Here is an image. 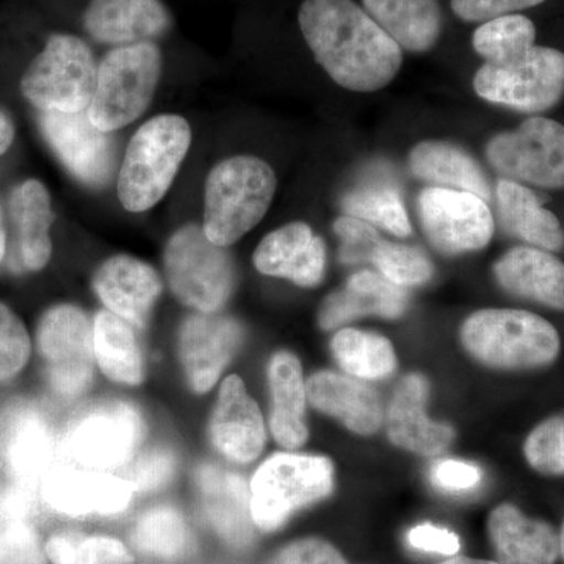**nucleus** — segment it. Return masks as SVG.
Segmentation results:
<instances>
[{
    "instance_id": "f257e3e1",
    "label": "nucleus",
    "mask_w": 564,
    "mask_h": 564,
    "mask_svg": "<svg viewBox=\"0 0 564 564\" xmlns=\"http://www.w3.org/2000/svg\"><path fill=\"white\" fill-rule=\"evenodd\" d=\"M299 24L315 61L345 90H381L402 69V47L355 0H304Z\"/></svg>"
},
{
    "instance_id": "f03ea898",
    "label": "nucleus",
    "mask_w": 564,
    "mask_h": 564,
    "mask_svg": "<svg viewBox=\"0 0 564 564\" xmlns=\"http://www.w3.org/2000/svg\"><path fill=\"white\" fill-rule=\"evenodd\" d=\"M276 174L252 155H236L218 163L206 182L204 225L207 239L229 247L259 225L272 206Z\"/></svg>"
},
{
    "instance_id": "7ed1b4c3",
    "label": "nucleus",
    "mask_w": 564,
    "mask_h": 564,
    "mask_svg": "<svg viewBox=\"0 0 564 564\" xmlns=\"http://www.w3.org/2000/svg\"><path fill=\"white\" fill-rule=\"evenodd\" d=\"M192 143L191 124L177 115H159L132 137L118 176L124 209L144 212L161 202Z\"/></svg>"
},
{
    "instance_id": "20e7f679",
    "label": "nucleus",
    "mask_w": 564,
    "mask_h": 564,
    "mask_svg": "<svg viewBox=\"0 0 564 564\" xmlns=\"http://www.w3.org/2000/svg\"><path fill=\"white\" fill-rule=\"evenodd\" d=\"M464 347L475 359L496 369H534L554 361L560 336L540 315L518 310H484L462 328Z\"/></svg>"
},
{
    "instance_id": "39448f33",
    "label": "nucleus",
    "mask_w": 564,
    "mask_h": 564,
    "mask_svg": "<svg viewBox=\"0 0 564 564\" xmlns=\"http://www.w3.org/2000/svg\"><path fill=\"white\" fill-rule=\"evenodd\" d=\"M162 54L150 41L118 46L98 66L88 117L102 132L131 124L147 111L158 90Z\"/></svg>"
},
{
    "instance_id": "423d86ee",
    "label": "nucleus",
    "mask_w": 564,
    "mask_h": 564,
    "mask_svg": "<svg viewBox=\"0 0 564 564\" xmlns=\"http://www.w3.org/2000/svg\"><path fill=\"white\" fill-rule=\"evenodd\" d=\"M333 486L334 467L328 458L274 455L252 477V521L263 532H273L296 511L329 496Z\"/></svg>"
},
{
    "instance_id": "0eeeda50",
    "label": "nucleus",
    "mask_w": 564,
    "mask_h": 564,
    "mask_svg": "<svg viewBox=\"0 0 564 564\" xmlns=\"http://www.w3.org/2000/svg\"><path fill=\"white\" fill-rule=\"evenodd\" d=\"M96 77L98 66L87 43L73 35H54L25 70L21 88L40 110L77 113L90 107Z\"/></svg>"
},
{
    "instance_id": "6e6552de",
    "label": "nucleus",
    "mask_w": 564,
    "mask_h": 564,
    "mask_svg": "<svg viewBox=\"0 0 564 564\" xmlns=\"http://www.w3.org/2000/svg\"><path fill=\"white\" fill-rule=\"evenodd\" d=\"M474 88L485 101L522 111L541 113L564 96V54L555 47L534 46L502 65L485 63L475 73Z\"/></svg>"
},
{
    "instance_id": "1a4fd4ad",
    "label": "nucleus",
    "mask_w": 564,
    "mask_h": 564,
    "mask_svg": "<svg viewBox=\"0 0 564 564\" xmlns=\"http://www.w3.org/2000/svg\"><path fill=\"white\" fill-rule=\"evenodd\" d=\"M165 270L177 299L199 313H215L231 295V258L207 239L202 226H185L174 234L166 245Z\"/></svg>"
},
{
    "instance_id": "9d476101",
    "label": "nucleus",
    "mask_w": 564,
    "mask_h": 564,
    "mask_svg": "<svg viewBox=\"0 0 564 564\" xmlns=\"http://www.w3.org/2000/svg\"><path fill=\"white\" fill-rule=\"evenodd\" d=\"M486 158L505 180L560 191L564 188V126L551 118H529L514 131L494 137Z\"/></svg>"
},
{
    "instance_id": "9b49d317",
    "label": "nucleus",
    "mask_w": 564,
    "mask_h": 564,
    "mask_svg": "<svg viewBox=\"0 0 564 564\" xmlns=\"http://www.w3.org/2000/svg\"><path fill=\"white\" fill-rule=\"evenodd\" d=\"M143 436V421L132 404L111 402L85 411L63 437V451L90 469L128 463Z\"/></svg>"
},
{
    "instance_id": "f8f14e48",
    "label": "nucleus",
    "mask_w": 564,
    "mask_h": 564,
    "mask_svg": "<svg viewBox=\"0 0 564 564\" xmlns=\"http://www.w3.org/2000/svg\"><path fill=\"white\" fill-rule=\"evenodd\" d=\"M39 344L52 389L73 399L90 384L93 377V326L79 307H52L40 323Z\"/></svg>"
},
{
    "instance_id": "ddd939ff",
    "label": "nucleus",
    "mask_w": 564,
    "mask_h": 564,
    "mask_svg": "<svg viewBox=\"0 0 564 564\" xmlns=\"http://www.w3.org/2000/svg\"><path fill=\"white\" fill-rule=\"evenodd\" d=\"M417 207L423 231L445 254L484 250L491 242L492 214L485 199L475 193L425 188L419 195Z\"/></svg>"
},
{
    "instance_id": "4468645a",
    "label": "nucleus",
    "mask_w": 564,
    "mask_h": 564,
    "mask_svg": "<svg viewBox=\"0 0 564 564\" xmlns=\"http://www.w3.org/2000/svg\"><path fill=\"white\" fill-rule=\"evenodd\" d=\"M41 129L61 161L90 187H102L115 170V141L93 124L88 111H43Z\"/></svg>"
},
{
    "instance_id": "2eb2a0df",
    "label": "nucleus",
    "mask_w": 564,
    "mask_h": 564,
    "mask_svg": "<svg viewBox=\"0 0 564 564\" xmlns=\"http://www.w3.org/2000/svg\"><path fill=\"white\" fill-rule=\"evenodd\" d=\"M131 481L113 475L52 464L40 485L44 502L66 516L117 514L131 503Z\"/></svg>"
},
{
    "instance_id": "dca6fc26",
    "label": "nucleus",
    "mask_w": 564,
    "mask_h": 564,
    "mask_svg": "<svg viewBox=\"0 0 564 564\" xmlns=\"http://www.w3.org/2000/svg\"><path fill=\"white\" fill-rule=\"evenodd\" d=\"M54 433L35 406L17 403L0 417V459L10 484L39 489L54 458Z\"/></svg>"
},
{
    "instance_id": "f3484780",
    "label": "nucleus",
    "mask_w": 564,
    "mask_h": 564,
    "mask_svg": "<svg viewBox=\"0 0 564 564\" xmlns=\"http://www.w3.org/2000/svg\"><path fill=\"white\" fill-rule=\"evenodd\" d=\"M242 339V328L231 317L214 313L192 315L182 326L181 359L196 392L217 383Z\"/></svg>"
},
{
    "instance_id": "a211bd4d",
    "label": "nucleus",
    "mask_w": 564,
    "mask_h": 564,
    "mask_svg": "<svg viewBox=\"0 0 564 564\" xmlns=\"http://www.w3.org/2000/svg\"><path fill=\"white\" fill-rule=\"evenodd\" d=\"M254 265L267 276L285 278L302 288H314L325 273L326 250L321 237L302 221L270 232L254 251Z\"/></svg>"
},
{
    "instance_id": "6ab92c4d",
    "label": "nucleus",
    "mask_w": 564,
    "mask_h": 564,
    "mask_svg": "<svg viewBox=\"0 0 564 564\" xmlns=\"http://www.w3.org/2000/svg\"><path fill=\"white\" fill-rule=\"evenodd\" d=\"M172 22L162 0H90L84 14L88 35L115 46L158 39L172 28Z\"/></svg>"
},
{
    "instance_id": "aec40b11",
    "label": "nucleus",
    "mask_w": 564,
    "mask_h": 564,
    "mask_svg": "<svg viewBox=\"0 0 564 564\" xmlns=\"http://www.w3.org/2000/svg\"><path fill=\"white\" fill-rule=\"evenodd\" d=\"M95 291L110 313L133 326H144L162 292V282L151 265L131 258L115 256L95 274Z\"/></svg>"
},
{
    "instance_id": "412c9836",
    "label": "nucleus",
    "mask_w": 564,
    "mask_h": 564,
    "mask_svg": "<svg viewBox=\"0 0 564 564\" xmlns=\"http://www.w3.org/2000/svg\"><path fill=\"white\" fill-rule=\"evenodd\" d=\"M212 441L223 455L237 463H251L265 445L261 411L239 377L221 386L210 423Z\"/></svg>"
},
{
    "instance_id": "4be33fe9",
    "label": "nucleus",
    "mask_w": 564,
    "mask_h": 564,
    "mask_svg": "<svg viewBox=\"0 0 564 564\" xmlns=\"http://www.w3.org/2000/svg\"><path fill=\"white\" fill-rule=\"evenodd\" d=\"M429 384L421 375H408L393 393L388 414L389 437L397 447L423 456L440 455L454 441L447 423L434 422L425 413Z\"/></svg>"
},
{
    "instance_id": "5701e85b",
    "label": "nucleus",
    "mask_w": 564,
    "mask_h": 564,
    "mask_svg": "<svg viewBox=\"0 0 564 564\" xmlns=\"http://www.w3.org/2000/svg\"><path fill=\"white\" fill-rule=\"evenodd\" d=\"M199 492L204 514L215 532L237 549H245L252 541L251 492L239 474L204 464L199 467Z\"/></svg>"
},
{
    "instance_id": "b1692460",
    "label": "nucleus",
    "mask_w": 564,
    "mask_h": 564,
    "mask_svg": "<svg viewBox=\"0 0 564 564\" xmlns=\"http://www.w3.org/2000/svg\"><path fill=\"white\" fill-rule=\"evenodd\" d=\"M497 564H555L560 555V534L554 527L527 518L510 503L500 505L489 516Z\"/></svg>"
},
{
    "instance_id": "393cba45",
    "label": "nucleus",
    "mask_w": 564,
    "mask_h": 564,
    "mask_svg": "<svg viewBox=\"0 0 564 564\" xmlns=\"http://www.w3.org/2000/svg\"><path fill=\"white\" fill-rule=\"evenodd\" d=\"M406 292L386 280L383 274L359 272L348 278L343 291L334 292L323 303L318 322L323 329L367 317L397 318L406 310Z\"/></svg>"
},
{
    "instance_id": "a878e982",
    "label": "nucleus",
    "mask_w": 564,
    "mask_h": 564,
    "mask_svg": "<svg viewBox=\"0 0 564 564\" xmlns=\"http://www.w3.org/2000/svg\"><path fill=\"white\" fill-rule=\"evenodd\" d=\"M505 291L564 311V262L534 247L513 248L494 267Z\"/></svg>"
},
{
    "instance_id": "bb28decb",
    "label": "nucleus",
    "mask_w": 564,
    "mask_h": 564,
    "mask_svg": "<svg viewBox=\"0 0 564 564\" xmlns=\"http://www.w3.org/2000/svg\"><path fill=\"white\" fill-rule=\"evenodd\" d=\"M306 397L315 410L339 419L351 432L373 434L383 423L380 397L369 386L344 375H313L306 383Z\"/></svg>"
},
{
    "instance_id": "cd10ccee",
    "label": "nucleus",
    "mask_w": 564,
    "mask_h": 564,
    "mask_svg": "<svg viewBox=\"0 0 564 564\" xmlns=\"http://www.w3.org/2000/svg\"><path fill=\"white\" fill-rule=\"evenodd\" d=\"M362 7L402 51H432L443 33L440 0H362Z\"/></svg>"
},
{
    "instance_id": "c85d7f7f",
    "label": "nucleus",
    "mask_w": 564,
    "mask_h": 564,
    "mask_svg": "<svg viewBox=\"0 0 564 564\" xmlns=\"http://www.w3.org/2000/svg\"><path fill=\"white\" fill-rule=\"evenodd\" d=\"M497 207L500 223L511 236L545 251L564 247L562 223L525 185L510 180L497 182Z\"/></svg>"
},
{
    "instance_id": "c756f323",
    "label": "nucleus",
    "mask_w": 564,
    "mask_h": 564,
    "mask_svg": "<svg viewBox=\"0 0 564 564\" xmlns=\"http://www.w3.org/2000/svg\"><path fill=\"white\" fill-rule=\"evenodd\" d=\"M269 380L272 391L270 425L274 440L284 448L302 447L307 440L304 422L307 397L302 364L291 352H278L270 362Z\"/></svg>"
},
{
    "instance_id": "7c9ffc66",
    "label": "nucleus",
    "mask_w": 564,
    "mask_h": 564,
    "mask_svg": "<svg viewBox=\"0 0 564 564\" xmlns=\"http://www.w3.org/2000/svg\"><path fill=\"white\" fill-rule=\"evenodd\" d=\"M408 163L411 173L419 180L475 193L485 202L491 196L480 165L462 148L447 141H421L411 150Z\"/></svg>"
},
{
    "instance_id": "2f4dec72",
    "label": "nucleus",
    "mask_w": 564,
    "mask_h": 564,
    "mask_svg": "<svg viewBox=\"0 0 564 564\" xmlns=\"http://www.w3.org/2000/svg\"><path fill=\"white\" fill-rule=\"evenodd\" d=\"M11 217L20 236L22 262L28 269L41 270L51 259V196L39 181L21 184L11 195Z\"/></svg>"
},
{
    "instance_id": "473e14b6",
    "label": "nucleus",
    "mask_w": 564,
    "mask_h": 564,
    "mask_svg": "<svg viewBox=\"0 0 564 564\" xmlns=\"http://www.w3.org/2000/svg\"><path fill=\"white\" fill-rule=\"evenodd\" d=\"M93 343L99 367L110 380L139 384L143 380V361L131 326L117 314L101 311L93 325Z\"/></svg>"
},
{
    "instance_id": "72a5a7b5",
    "label": "nucleus",
    "mask_w": 564,
    "mask_h": 564,
    "mask_svg": "<svg viewBox=\"0 0 564 564\" xmlns=\"http://www.w3.org/2000/svg\"><path fill=\"white\" fill-rule=\"evenodd\" d=\"M332 348L345 372L361 380H383L395 370V351L380 334L340 329L334 336Z\"/></svg>"
},
{
    "instance_id": "f704fd0d",
    "label": "nucleus",
    "mask_w": 564,
    "mask_h": 564,
    "mask_svg": "<svg viewBox=\"0 0 564 564\" xmlns=\"http://www.w3.org/2000/svg\"><path fill=\"white\" fill-rule=\"evenodd\" d=\"M536 28L524 14L513 13L481 22L474 32V51L489 65L521 57L534 46Z\"/></svg>"
},
{
    "instance_id": "c9c22d12",
    "label": "nucleus",
    "mask_w": 564,
    "mask_h": 564,
    "mask_svg": "<svg viewBox=\"0 0 564 564\" xmlns=\"http://www.w3.org/2000/svg\"><path fill=\"white\" fill-rule=\"evenodd\" d=\"M343 209L348 217L372 223L395 237L411 234L410 217L395 185L373 184L355 188L344 196Z\"/></svg>"
},
{
    "instance_id": "e433bc0d",
    "label": "nucleus",
    "mask_w": 564,
    "mask_h": 564,
    "mask_svg": "<svg viewBox=\"0 0 564 564\" xmlns=\"http://www.w3.org/2000/svg\"><path fill=\"white\" fill-rule=\"evenodd\" d=\"M132 543L143 554L159 558H180L191 551V530L180 511L173 507L152 508L137 522Z\"/></svg>"
},
{
    "instance_id": "4c0bfd02",
    "label": "nucleus",
    "mask_w": 564,
    "mask_h": 564,
    "mask_svg": "<svg viewBox=\"0 0 564 564\" xmlns=\"http://www.w3.org/2000/svg\"><path fill=\"white\" fill-rule=\"evenodd\" d=\"M46 554L54 564H131L132 555L115 538L62 533L52 536Z\"/></svg>"
},
{
    "instance_id": "58836bf2",
    "label": "nucleus",
    "mask_w": 564,
    "mask_h": 564,
    "mask_svg": "<svg viewBox=\"0 0 564 564\" xmlns=\"http://www.w3.org/2000/svg\"><path fill=\"white\" fill-rule=\"evenodd\" d=\"M372 263L386 280L400 288L423 284L433 276V263L425 252L406 245L383 240L375 251Z\"/></svg>"
},
{
    "instance_id": "ea45409f",
    "label": "nucleus",
    "mask_w": 564,
    "mask_h": 564,
    "mask_svg": "<svg viewBox=\"0 0 564 564\" xmlns=\"http://www.w3.org/2000/svg\"><path fill=\"white\" fill-rule=\"evenodd\" d=\"M527 462L544 475H564V413L536 426L524 445Z\"/></svg>"
},
{
    "instance_id": "a19ab883",
    "label": "nucleus",
    "mask_w": 564,
    "mask_h": 564,
    "mask_svg": "<svg viewBox=\"0 0 564 564\" xmlns=\"http://www.w3.org/2000/svg\"><path fill=\"white\" fill-rule=\"evenodd\" d=\"M31 339L18 315L0 303V380H9L28 362Z\"/></svg>"
},
{
    "instance_id": "79ce46f5",
    "label": "nucleus",
    "mask_w": 564,
    "mask_h": 564,
    "mask_svg": "<svg viewBox=\"0 0 564 564\" xmlns=\"http://www.w3.org/2000/svg\"><path fill=\"white\" fill-rule=\"evenodd\" d=\"M334 232L343 240L340 261L344 263L372 262L375 251L383 242L370 223L348 215H343L334 221Z\"/></svg>"
},
{
    "instance_id": "37998d69",
    "label": "nucleus",
    "mask_w": 564,
    "mask_h": 564,
    "mask_svg": "<svg viewBox=\"0 0 564 564\" xmlns=\"http://www.w3.org/2000/svg\"><path fill=\"white\" fill-rule=\"evenodd\" d=\"M0 564H47L32 522L0 525Z\"/></svg>"
},
{
    "instance_id": "c03bdc74",
    "label": "nucleus",
    "mask_w": 564,
    "mask_h": 564,
    "mask_svg": "<svg viewBox=\"0 0 564 564\" xmlns=\"http://www.w3.org/2000/svg\"><path fill=\"white\" fill-rule=\"evenodd\" d=\"M176 459L170 451H152L137 459L128 470V478L135 491H154L173 477Z\"/></svg>"
},
{
    "instance_id": "a18cd8bd",
    "label": "nucleus",
    "mask_w": 564,
    "mask_h": 564,
    "mask_svg": "<svg viewBox=\"0 0 564 564\" xmlns=\"http://www.w3.org/2000/svg\"><path fill=\"white\" fill-rule=\"evenodd\" d=\"M545 0H451L456 17L466 22H485L505 14L533 9Z\"/></svg>"
},
{
    "instance_id": "49530a36",
    "label": "nucleus",
    "mask_w": 564,
    "mask_h": 564,
    "mask_svg": "<svg viewBox=\"0 0 564 564\" xmlns=\"http://www.w3.org/2000/svg\"><path fill=\"white\" fill-rule=\"evenodd\" d=\"M270 564H348L334 545L317 538L295 541L282 547Z\"/></svg>"
},
{
    "instance_id": "de8ad7c7",
    "label": "nucleus",
    "mask_w": 564,
    "mask_h": 564,
    "mask_svg": "<svg viewBox=\"0 0 564 564\" xmlns=\"http://www.w3.org/2000/svg\"><path fill=\"white\" fill-rule=\"evenodd\" d=\"M432 480L444 491L464 492L480 485L481 473L474 464L445 459L433 467Z\"/></svg>"
},
{
    "instance_id": "09e8293b",
    "label": "nucleus",
    "mask_w": 564,
    "mask_h": 564,
    "mask_svg": "<svg viewBox=\"0 0 564 564\" xmlns=\"http://www.w3.org/2000/svg\"><path fill=\"white\" fill-rule=\"evenodd\" d=\"M408 543L419 551L448 556L458 554L462 549L459 538L454 532L432 524L414 527L408 533Z\"/></svg>"
},
{
    "instance_id": "8fccbe9b",
    "label": "nucleus",
    "mask_w": 564,
    "mask_h": 564,
    "mask_svg": "<svg viewBox=\"0 0 564 564\" xmlns=\"http://www.w3.org/2000/svg\"><path fill=\"white\" fill-rule=\"evenodd\" d=\"M13 137V126H11L9 118L0 111V154L9 150Z\"/></svg>"
},
{
    "instance_id": "3c124183",
    "label": "nucleus",
    "mask_w": 564,
    "mask_h": 564,
    "mask_svg": "<svg viewBox=\"0 0 564 564\" xmlns=\"http://www.w3.org/2000/svg\"><path fill=\"white\" fill-rule=\"evenodd\" d=\"M440 564H497L496 562H488V560H474L467 558V556H452V558L445 560Z\"/></svg>"
},
{
    "instance_id": "603ef678",
    "label": "nucleus",
    "mask_w": 564,
    "mask_h": 564,
    "mask_svg": "<svg viewBox=\"0 0 564 564\" xmlns=\"http://www.w3.org/2000/svg\"><path fill=\"white\" fill-rule=\"evenodd\" d=\"M3 254H6V234L0 229V261H2Z\"/></svg>"
},
{
    "instance_id": "864d4df0",
    "label": "nucleus",
    "mask_w": 564,
    "mask_h": 564,
    "mask_svg": "<svg viewBox=\"0 0 564 564\" xmlns=\"http://www.w3.org/2000/svg\"><path fill=\"white\" fill-rule=\"evenodd\" d=\"M560 555H562L563 560H564V522H563L562 534H560Z\"/></svg>"
},
{
    "instance_id": "5fc2aeb1",
    "label": "nucleus",
    "mask_w": 564,
    "mask_h": 564,
    "mask_svg": "<svg viewBox=\"0 0 564 564\" xmlns=\"http://www.w3.org/2000/svg\"><path fill=\"white\" fill-rule=\"evenodd\" d=\"M0 497H2V491H0Z\"/></svg>"
}]
</instances>
